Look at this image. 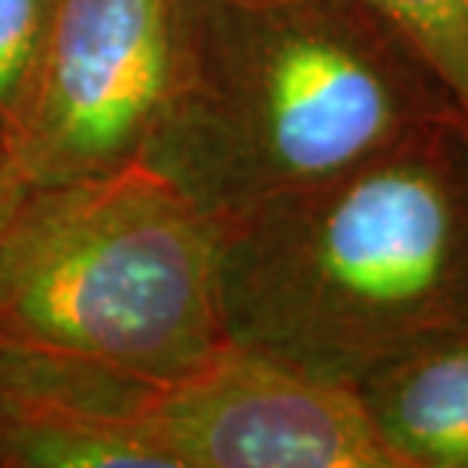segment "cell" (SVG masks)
<instances>
[{
	"label": "cell",
	"instance_id": "30bf717a",
	"mask_svg": "<svg viewBox=\"0 0 468 468\" xmlns=\"http://www.w3.org/2000/svg\"><path fill=\"white\" fill-rule=\"evenodd\" d=\"M25 189H27V186L18 180L16 167L9 165L6 153L0 149V226H4L6 217L13 213V207L18 204V198L25 195Z\"/></svg>",
	"mask_w": 468,
	"mask_h": 468
},
{
	"label": "cell",
	"instance_id": "6da1fadb",
	"mask_svg": "<svg viewBox=\"0 0 468 468\" xmlns=\"http://www.w3.org/2000/svg\"><path fill=\"white\" fill-rule=\"evenodd\" d=\"M226 338L356 389L468 325V125L441 119L226 222Z\"/></svg>",
	"mask_w": 468,
	"mask_h": 468
},
{
	"label": "cell",
	"instance_id": "5b68a950",
	"mask_svg": "<svg viewBox=\"0 0 468 468\" xmlns=\"http://www.w3.org/2000/svg\"><path fill=\"white\" fill-rule=\"evenodd\" d=\"M149 435L165 468H401L356 389L234 344L155 387Z\"/></svg>",
	"mask_w": 468,
	"mask_h": 468
},
{
	"label": "cell",
	"instance_id": "8992f818",
	"mask_svg": "<svg viewBox=\"0 0 468 468\" xmlns=\"http://www.w3.org/2000/svg\"><path fill=\"white\" fill-rule=\"evenodd\" d=\"M153 392L104 365L0 344V468H165Z\"/></svg>",
	"mask_w": 468,
	"mask_h": 468
},
{
	"label": "cell",
	"instance_id": "9c48e42d",
	"mask_svg": "<svg viewBox=\"0 0 468 468\" xmlns=\"http://www.w3.org/2000/svg\"><path fill=\"white\" fill-rule=\"evenodd\" d=\"M58 0H0V149L22 122Z\"/></svg>",
	"mask_w": 468,
	"mask_h": 468
},
{
	"label": "cell",
	"instance_id": "8fae6325",
	"mask_svg": "<svg viewBox=\"0 0 468 468\" xmlns=\"http://www.w3.org/2000/svg\"><path fill=\"white\" fill-rule=\"evenodd\" d=\"M240 6H286V4H307V0H231Z\"/></svg>",
	"mask_w": 468,
	"mask_h": 468
},
{
	"label": "cell",
	"instance_id": "ba28073f",
	"mask_svg": "<svg viewBox=\"0 0 468 468\" xmlns=\"http://www.w3.org/2000/svg\"><path fill=\"white\" fill-rule=\"evenodd\" d=\"M435 73L468 125V0H365Z\"/></svg>",
	"mask_w": 468,
	"mask_h": 468
},
{
	"label": "cell",
	"instance_id": "52a82bcc",
	"mask_svg": "<svg viewBox=\"0 0 468 468\" xmlns=\"http://www.w3.org/2000/svg\"><path fill=\"white\" fill-rule=\"evenodd\" d=\"M356 392L401 468H468V325L392 359Z\"/></svg>",
	"mask_w": 468,
	"mask_h": 468
},
{
	"label": "cell",
	"instance_id": "7a4b0ae2",
	"mask_svg": "<svg viewBox=\"0 0 468 468\" xmlns=\"http://www.w3.org/2000/svg\"><path fill=\"white\" fill-rule=\"evenodd\" d=\"M460 116L365 0H176V52L144 162L222 222Z\"/></svg>",
	"mask_w": 468,
	"mask_h": 468
},
{
	"label": "cell",
	"instance_id": "3957f363",
	"mask_svg": "<svg viewBox=\"0 0 468 468\" xmlns=\"http://www.w3.org/2000/svg\"><path fill=\"white\" fill-rule=\"evenodd\" d=\"M226 222L144 158L31 186L0 226V344L165 387L229 344Z\"/></svg>",
	"mask_w": 468,
	"mask_h": 468
},
{
	"label": "cell",
	"instance_id": "277c9868",
	"mask_svg": "<svg viewBox=\"0 0 468 468\" xmlns=\"http://www.w3.org/2000/svg\"><path fill=\"white\" fill-rule=\"evenodd\" d=\"M174 52L176 0H58L6 146L18 180L77 183L140 162Z\"/></svg>",
	"mask_w": 468,
	"mask_h": 468
}]
</instances>
